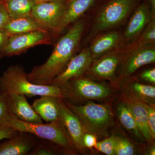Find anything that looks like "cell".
I'll return each mask as SVG.
<instances>
[{"label":"cell","mask_w":155,"mask_h":155,"mask_svg":"<svg viewBox=\"0 0 155 155\" xmlns=\"http://www.w3.org/2000/svg\"><path fill=\"white\" fill-rule=\"evenodd\" d=\"M11 18L31 16L35 4L32 0H8L5 2Z\"/></svg>","instance_id":"cell-23"},{"label":"cell","mask_w":155,"mask_h":155,"mask_svg":"<svg viewBox=\"0 0 155 155\" xmlns=\"http://www.w3.org/2000/svg\"><path fill=\"white\" fill-rule=\"evenodd\" d=\"M17 132L10 126L0 123V141L13 137Z\"/></svg>","instance_id":"cell-28"},{"label":"cell","mask_w":155,"mask_h":155,"mask_svg":"<svg viewBox=\"0 0 155 155\" xmlns=\"http://www.w3.org/2000/svg\"><path fill=\"white\" fill-rule=\"evenodd\" d=\"M63 100L56 98L59 119L66 128L74 147L81 151L85 148L83 142L85 131L77 116L67 107Z\"/></svg>","instance_id":"cell-14"},{"label":"cell","mask_w":155,"mask_h":155,"mask_svg":"<svg viewBox=\"0 0 155 155\" xmlns=\"http://www.w3.org/2000/svg\"><path fill=\"white\" fill-rule=\"evenodd\" d=\"M9 37L5 31L0 28V59L3 57V49L8 42Z\"/></svg>","instance_id":"cell-33"},{"label":"cell","mask_w":155,"mask_h":155,"mask_svg":"<svg viewBox=\"0 0 155 155\" xmlns=\"http://www.w3.org/2000/svg\"><path fill=\"white\" fill-rule=\"evenodd\" d=\"M153 19L146 0H142L123 28L125 45L137 40L151 20Z\"/></svg>","instance_id":"cell-13"},{"label":"cell","mask_w":155,"mask_h":155,"mask_svg":"<svg viewBox=\"0 0 155 155\" xmlns=\"http://www.w3.org/2000/svg\"><path fill=\"white\" fill-rule=\"evenodd\" d=\"M31 155H52L54 154V152L52 150L46 147H38L31 153Z\"/></svg>","instance_id":"cell-34"},{"label":"cell","mask_w":155,"mask_h":155,"mask_svg":"<svg viewBox=\"0 0 155 155\" xmlns=\"http://www.w3.org/2000/svg\"><path fill=\"white\" fill-rule=\"evenodd\" d=\"M121 101L126 104L135 119L140 132L148 142L153 140L151 136L148 125L147 104L134 99L126 95L122 94Z\"/></svg>","instance_id":"cell-18"},{"label":"cell","mask_w":155,"mask_h":155,"mask_svg":"<svg viewBox=\"0 0 155 155\" xmlns=\"http://www.w3.org/2000/svg\"><path fill=\"white\" fill-rule=\"evenodd\" d=\"M97 0H66L63 17L54 37L61 35L66 28L83 17Z\"/></svg>","instance_id":"cell-17"},{"label":"cell","mask_w":155,"mask_h":155,"mask_svg":"<svg viewBox=\"0 0 155 155\" xmlns=\"http://www.w3.org/2000/svg\"><path fill=\"white\" fill-rule=\"evenodd\" d=\"M5 2L2 1V0H0V5H2V4H4Z\"/></svg>","instance_id":"cell-38"},{"label":"cell","mask_w":155,"mask_h":155,"mask_svg":"<svg viewBox=\"0 0 155 155\" xmlns=\"http://www.w3.org/2000/svg\"><path fill=\"white\" fill-rule=\"evenodd\" d=\"M10 19L5 3L0 5V28L2 29Z\"/></svg>","instance_id":"cell-31"},{"label":"cell","mask_w":155,"mask_h":155,"mask_svg":"<svg viewBox=\"0 0 155 155\" xmlns=\"http://www.w3.org/2000/svg\"><path fill=\"white\" fill-rule=\"evenodd\" d=\"M130 44L141 45H155V19L151 20L137 40Z\"/></svg>","instance_id":"cell-24"},{"label":"cell","mask_w":155,"mask_h":155,"mask_svg":"<svg viewBox=\"0 0 155 155\" xmlns=\"http://www.w3.org/2000/svg\"><path fill=\"white\" fill-rule=\"evenodd\" d=\"M0 94H23L28 97L48 96L63 99L60 87L32 83L24 68L19 65L10 66L0 76Z\"/></svg>","instance_id":"cell-3"},{"label":"cell","mask_w":155,"mask_h":155,"mask_svg":"<svg viewBox=\"0 0 155 155\" xmlns=\"http://www.w3.org/2000/svg\"><path fill=\"white\" fill-rule=\"evenodd\" d=\"M140 77L143 80L148 81L150 83L155 84V68L147 69L142 72Z\"/></svg>","instance_id":"cell-32"},{"label":"cell","mask_w":155,"mask_h":155,"mask_svg":"<svg viewBox=\"0 0 155 155\" xmlns=\"http://www.w3.org/2000/svg\"><path fill=\"white\" fill-rule=\"evenodd\" d=\"M150 11L152 17L155 19V0H146Z\"/></svg>","instance_id":"cell-35"},{"label":"cell","mask_w":155,"mask_h":155,"mask_svg":"<svg viewBox=\"0 0 155 155\" xmlns=\"http://www.w3.org/2000/svg\"><path fill=\"white\" fill-rule=\"evenodd\" d=\"M0 143V155H25L31 150L32 145L24 137L16 134Z\"/></svg>","instance_id":"cell-21"},{"label":"cell","mask_w":155,"mask_h":155,"mask_svg":"<svg viewBox=\"0 0 155 155\" xmlns=\"http://www.w3.org/2000/svg\"><path fill=\"white\" fill-rule=\"evenodd\" d=\"M116 137L113 134L110 137H106L102 141L97 142L95 148L98 151L106 155H115V148Z\"/></svg>","instance_id":"cell-26"},{"label":"cell","mask_w":155,"mask_h":155,"mask_svg":"<svg viewBox=\"0 0 155 155\" xmlns=\"http://www.w3.org/2000/svg\"><path fill=\"white\" fill-rule=\"evenodd\" d=\"M93 60L88 47L84 46L70 60L65 69L54 78L51 85L60 87L68 81L84 76Z\"/></svg>","instance_id":"cell-11"},{"label":"cell","mask_w":155,"mask_h":155,"mask_svg":"<svg viewBox=\"0 0 155 155\" xmlns=\"http://www.w3.org/2000/svg\"><path fill=\"white\" fill-rule=\"evenodd\" d=\"M66 0L36 3L35 4L31 16L42 27L54 35L64 14Z\"/></svg>","instance_id":"cell-10"},{"label":"cell","mask_w":155,"mask_h":155,"mask_svg":"<svg viewBox=\"0 0 155 155\" xmlns=\"http://www.w3.org/2000/svg\"><path fill=\"white\" fill-rule=\"evenodd\" d=\"M115 148V155H133L135 154L134 146L128 140L122 137L116 136Z\"/></svg>","instance_id":"cell-25"},{"label":"cell","mask_w":155,"mask_h":155,"mask_svg":"<svg viewBox=\"0 0 155 155\" xmlns=\"http://www.w3.org/2000/svg\"><path fill=\"white\" fill-rule=\"evenodd\" d=\"M155 62V45H125L117 71L118 81L133 75L140 67Z\"/></svg>","instance_id":"cell-7"},{"label":"cell","mask_w":155,"mask_h":155,"mask_svg":"<svg viewBox=\"0 0 155 155\" xmlns=\"http://www.w3.org/2000/svg\"><path fill=\"white\" fill-rule=\"evenodd\" d=\"M97 137L94 134H91L85 133L83 136V142L85 148L92 149L93 148L95 147L97 143Z\"/></svg>","instance_id":"cell-29"},{"label":"cell","mask_w":155,"mask_h":155,"mask_svg":"<svg viewBox=\"0 0 155 155\" xmlns=\"http://www.w3.org/2000/svg\"><path fill=\"white\" fill-rule=\"evenodd\" d=\"M117 88L134 99L147 105L155 104V86L140 83L133 75L119 80Z\"/></svg>","instance_id":"cell-15"},{"label":"cell","mask_w":155,"mask_h":155,"mask_svg":"<svg viewBox=\"0 0 155 155\" xmlns=\"http://www.w3.org/2000/svg\"><path fill=\"white\" fill-rule=\"evenodd\" d=\"M122 28L111 29L94 37L87 45L93 60L125 46Z\"/></svg>","instance_id":"cell-12"},{"label":"cell","mask_w":155,"mask_h":155,"mask_svg":"<svg viewBox=\"0 0 155 155\" xmlns=\"http://www.w3.org/2000/svg\"><path fill=\"white\" fill-rule=\"evenodd\" d=\"M9 114L8 108L6 95L0 94V121Z\"/></svg>","instance_id":"cell-30"},{"label":"cell","mask_w":155,"mask_h":155,"mask_svg":"<svg viewBox=\"0 0 155 155\" xmlns=\"http://www.w3.org/2000/svg\"><path fill=\"white\" fill-rule=\"evenodd\" d=\"M88 27L89 19L85 14L70 25L58 39L51 54L44 64L34 67L27 74L28 80L35 84L51 85L54 78L81 49L82 40Z\"/></svg>","instance_id":"cell-1"},{"label":"cell","mask_w":155,"mask_h":155,"mask_svg":"<svg viewBox=\"0 0 155 155\" xmlns=\"http://www.w3.org/2000/svg\"><path fill=\"white\" fill-rule=\"evenodd\" d=\"M6 95L9 114L25 122L43 123L42 119L34 110L32 106L29 104L24 95L12 94Z\"/></svg>","instance_id":"cell-16"},{"label":"cell","mask_w":155,"mask_h":155,"mask_svg":"<svg viewBox=\"0 0 155 155\" xmlns=\"http://www.w3.org/2000/svg\"><path fill=\"white\" fill-rule=\"evenodd\" d=\"M0 123L10 126L17 132L32 134L64 148L71 149L74 147L66 128L59 119L47 124L32 123L8 114Z\"/></svg>","instance_id":"cell-5"},{"label":"cell","mask_w":155,"mask_h":155,"mask_svg":"<svg viewBox=\"0 0 155 155\" xmlns=\"http://www.w3.org/2000/svg\"><path fill=\"white\" fill-rule=\"evenodd\" d=\"M116 111L118 118L123 127L137 138L140 139H143L139 130L132 113L126 104L122 101L118 103Z\"/></svg>","instance_id":"cell-22"},{"label":"cell","mask_w":155,"mask_h":155,"mask_svg":"<svg viewBox=\"0 0 155 155\" xmlns=\"http://www.w3.org/2000/svg\"><path fill=\"white\" fill-rule=\"evenodd\" d=\"M53 35L49 31L38 30L9 37L3 49V57H12L25 52L30 48L41 45H51Z\"/></svg>","instance_id":"cell-9"},{"label":"cell","mask_w":155,"mask_h":155,"mask_svg":"<svg viewBox=\"0 0 155 155\" xmlns=\"http://www.w3.org/2000/svg\"><path fill=\"white\" fill-rule=\"evenodd\" d=\"M59 87L63 99H68L72 103L102 100L108 97L112 93L110 89L105 84L84 76L68 81Z\"/></svg>","instance_id":"cell-6"},{"label":"cell","mask_w":155,"mask_h":155,"mask_svg":"<svg viewBox=\"0 0 155 155\" xmlns=\"http://www.w3.org/2000/svg\"><path fill=\"white\" fill-rule=\"evenodd\" d=\"M32 108L42 119L47 122L59 119L56 97L42 96L34 102Z\"/></svg>","instance_id":"cell-20"},{"label":"cell","mask_w":155,"mask_h":155,"mask_svg":"<svg viewBox=\"0 0 155 155\" xmlns=\"http://www.w3.org/2000/svg\"><path fill=\"white\" fill-rule=\"evenodd\" d=\"M9 36L34 31L46 30L31 16L11 18L2 28Z\"/></svg>","instance_id":"cell-19"},{"label":"cell","mask_w":155,"mask_h":155,"mask_svg":"<svg viewBox=\"0 0 155 155\" xmlns=\"http://www.w3.org/2000/svg\"><path fill=\"white\" fill-rule=\"evenodd\" d=\"M35 4L43 2H52L55 1H64V0H32Z\"/></svg>","instance_id":"cell-36"},{"label":"cell","mask_w":155,"mask_h":155,"mask_svg":"<svg viewBox=\"0 0 155 155\" xmlns=\"http://www.w3.org/2000/svg\"><path fill=\"white\" fill-rule=\"evenodd\" d=\"M149 154L150 155H155V149L154 147H153L150 150Z\"/></svg>","instance_id":"cell-37"},{"label":"cell","mask_w":155,"mask_h":155,"mask_svg":"<svg viewBox=\"0 0 155 155\" xmlns=\"http://www.w3.org/2000/svg\"><path fill=\"white\" fill-rule=\"evenodd\" d=\"M65 104L80 120L85 133L94 134L97 138L107 137L114 124V115L109 104L87 102L78 105L70 102Z\"/></svg>","instance_id":"cell-4"},{"label":"cell","mask_w":155,"mask_h":155,"mask_svg":"<svg viewBox=\"0 0 155 155\" xmlns=\"http://www.w3.org/2000/svg\"><path fill=\"white\" fill-rule=\"evenodd\" d=\"M123 48L109 52L93 60L84 76L94 80L108 81L117 87L118 79L116 73L122 60Z\"/></svg>","instance_id":"cell-8"},{"label":"cell","mask_w":155,"mask_h":155,"mask_svg":"<svg viewBox=\"0 0 155 155\" xmlns=\"http://www.w3.org/2000/svg\"><path fill=\"white\" fill-rule=\"evenodd\" d=\"M142 1L97 0L85 14L89 19V27L81 48L100 33L125 26Z\"/></svg>","instance_id":"cell-2"},{"label":"cell","mask_w":155,"mask_h":155,"mask_svg":"<svg viewBox=\"0 0 155 155\" xmlns=\"http://www.w3.org/2000/svg\"><path fill=\"white\" fill-rule=\"evenodd\" d=\"M3 2H6V1H8V0H2Z\"/></svg>","instance_id":"cell-39"},{"label":"cell","mask_w":155,"mask_h":155,"mask_svg":"<svg viewBox=\"0 0 155 155\" xmlns=\"http://www.w3.org/2000/svg\"><path fill=\"white\" fill-rule=\"evenodd\" d=\"M148 125L151 136L153 140L155 138V104L147 105Z\"/></svg>","instance_id":"cell-27"}]
</instances>
